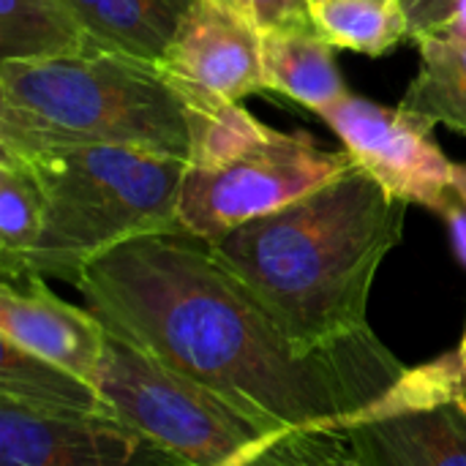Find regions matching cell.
I'll return each mask as SVG.
<instances>
[{
	"label": "cell",
	"mask_w": 466,
	"mask_h": 466,
	"mask_svg": "<svg viewBox=\"0 0 466 466\" xmlns=\"http://www.w3.org/2000/svg\"><path fill=\"white\" fill-rule=\"evenodd\" d=\"M344 437L360 466H466V371L456 352L410 369Z\"/></svg>",
	"instance_id": "52a82bcc"
},
{
	"label": "cell",
	"mask_w": 466,
	"mask_h": 466,
	"mask_svg": "<svg viewBox=\"0 0 466 466\" xmlns=\"http://www.w3.org/2000/svg\"><path fill=\"white\" fill-rule=\"evenodd\" d=\"M199 0H68L87 33L106 49L158 63Z\"/></svg>",
	"instance_id": "4fadbf2b"
},
{
	"label": "cell",
	"mask_w": 466,
	"mask_h": 466,
	"mask_svg": "<svg viewBox=\"0 0 466 466\" xmlns=\"http://www.w3.org/2000/svg\"><path fill=\"white\" fill-rule=\"evenodd\" d=\"M134 145L191 158V109L161 68L115 49L0 63V147Z\"/></svg>",
	"instance_id": "3957f363"
},
{
	"label": "cell",
	"mask_w": 466,
	"mask_h": 466,
	"mask_svg": "<svg viewBox=\"0 0 466 466\" xmlns=\"http://www.w3.org/2000/svg\"><path fill=\"white\" fill-rule=\"evenodd\" d=\"M410 25V38L440 33L459 0H399Z\"/></svg>",
	"instance_id": "ffe728a7"
},
{
	"label": "cell",
	"mask_w": 466,
	"mask_h": 466,
	"mask_svg": "<svg viewBox=\"0 0 466 466\" xmlns=\"http://www.w3.org/2000/svg\"><path fill=\"white\" fill-rule=\"evenodd\" d=\"M339 134L344 150L393 199L420 205L434 213L453 197V164L431 139V117L407 106H385L347 93L319 112Z\"/></svg>",
	"instance_id": "ba28073f"
},
{
	"label": "cell",
	"mask_w": 466,
	"mask_h": 466,
	"mask_svg": "<svg viewBox=\"0 0 466 466\" xmlns=\"http://www.w3.org/2000/svg\"><path fill=\"white\" fill-rule=\"evenodd\" d=\"M22 158L44 191V229L27 276L76 284L101 254L142 235L183 229L186 158L134 145L52 147Z\"/></svg>",
	"instance_id": "277c9868"
},
{
	"label": "cell",
	"mask_w": 466,
	"mask_h": 466,
	"mask_svg": "<svg viewBox=\"0 0 466 466\" xmlns=\"http://www.w3.org/2000/svg\"><path fill=\"white\" fill-rule=\"evenodd\" d=\"M44 229V191L30 164L0 147V273L3 281L27 276L30 254Z\"/></svg>",
	"instance_id": "2e32d148"
},
{
	"label": "cell",
	"mask_w": 466,
	"mask_h": 466,
	"mask_svg": "<svg viewBox=\"0 0 466 466\" xmlns=\"http://www.w3.org/2000/svg\"><path fill=\"white\" fill-rule=\"evenodd\" d=\"M453 188L466 205V164H453Z\"/></svg>",
	"instance_id": "603a6c76"
},
{
	"label": "cell",
	"mask_w": 466,
	"mask_h": 466,
	"mask_svg": "<svg viewBox=\"0 0 466 466\" xmlns=\"http://www.w3.org/2000/svg\"><path fill=\"white\" fill-rule=\"evenodd\" d=\"M440 33H445V35H451V38H459V41H466V0H459V3H456L451 19L445 22V27H442Z\"/></svg>",
	"instance_id": "7402d4cb"
},
{
	"label": "cell",
	"mask_w": 466,
	"mask_h": 466,
	"mask_svg": "<svg viewBox=\"0 0 466 466\" xmlns=\"http://www.w3.org/2000/svg\"><path fill=\"white\" fill-rule=\"evenodd\" d=\"M336 466H360V464H358V461H355V456H352V453L347 451V456H344V459H341V461H339Z\"/></svg>",
	"instance_id": "cb8c5ba5"
},
{
	"label": "cell",
	"mask_w": 466,
	"mask_h": 466,
	"mask_svg": "<svg viewBox=\"0 0 466 466\" xmlns=\"http://www.w3.org/2000/svg\"><path fill=\"white\" fill-rule=\"evenodd\" d=\"M101 46L68 0H0V63L52 60Z\"/></svg>",
	"instance_id": "9a60e30c"
},
{
	"label": "cell",
	"mask_w": 466,
	"mask_h": 466,
	"mask_svg": "<svg viewBox=\"0 0 466 466\" xmlns=\"http://www.w3.org/2000/svg\"><path fill=\"white\" fill-rule=\"evenodd\" d=\"M74 287L112 336L292 429L344 434L410 371L374 330L300 350L216 248L186 229L101 254Z\"/></svg>",
	"instance_id": "6da1fadb"
},
{
	"label": "cell",
	"mask_w": 466,
	"mask_h": 466,
	"mask_svg": "<svg viewBox=\"0 0 466 466\" xmlns=\"http://www.w3.org/2000/svg\"><path fill=\"white\" fill-rule=\"evenodd\" d=\"M350 150H322L309 134L268 128L257 142L218 167H191L183 177L180 227L208 243L284 210L355 169Z\"/></svg>",
	"instance_id": "8992f818"
},
{
	"label": "cell",
	"mask_w": 466,
	"mask_h": 466,
	"mask_svg": "<svg viewBox=\"0 0 466 466\" xmlns=\"http://www.w3.org/2000/svg\"><path fill=\"white\" fill-rule=\"evenodd\" d=\"M0 466H186L120 415H52L0 401Z\"/></svg>",
	"instance_id": "9c48e42d"
},
{
	"label": "cell",
	"mask_w": 466,
	"mask_h": 466,
	"mask_svg": "<svg viewBox=\"0 0 466 466\" xmlns=\"http://www.w3.org/2000/svg\"><path fill=\"white\" fill-rule=\"evenodd\" d=\"M96 388L126 423L186 466H336L350 451L344 434L259 418L112 333Z\"/></svg>",
	"instance_id": "5b68a950"
},
{
	"label": "cell",
	"mask_w": 466,
	"mask_h": 466,
	"mask_svg": "<svg viewBox=\"0 0 466 466\" xmlns=\"http://www.w3.org/2000/svg\"><path fill=\"white\" fill-rule=\"evenodd\" d=\"M218 3L232 8L259 33L317 27L311 19L309 0H218Z\"/></svg>",
	"instance_id": "d6986e66"
},
{
	"label": "cell",
	"mask_w": 466,
	"mask_h": 466,
	"mask_svg": "<svg viewBox=\"0 0 466 466\" xmlns=\"http://www.w3.org/2000/svg\"><path fill=\"white\" fill-rule=\"evenodd\" d=\"M0 401L52 415H117L101 390L0 339Z\"/></svg>",
	"instance_id": "5bb4252c"
},
{
	"label": "cell",
	"mask_w": 466,
	"mask_h": 466,
	"mask_svg": "<svg viewBox=\"0 0 466 466\" xmlns=\"http://www.w3.org/2000/svg\"><path fill=\"white\" fill-rule=\"evenodd\" d=\"M440 216L445 218V224H448V229H451L453 248H456L459 259L466 265V205L461 202V197H459L456 191H453V197L445 202V208L440 210ZM453 352H456V358L461 360V366H464L466 371V330L464 336H461V341H459V347H456Z\"/></svg>",
	"instance_id": "44dd1931"
},
{
	"label": "cell",
	"mask_w": 466,
	"mask_h": 466,
	"mask_svg": "<svg viewBox=\"0 0 466 466\" xmlns=\"http://www.w3.org/2000/svg\"><path fill=\"white\" fill-rule=\"evenodd\" d=\"M106 336L104 322L90 309L66 303L41 276L0 284V339L93 385Z\"/></svg>",
	"instance_id": "8fae6325"
},
{
	"label": "cell",
	"mask_w": 466,
	"mask_h": 466,
	"mask_svg": "<svg viewBox=\"0 0 466 466\" xmlns=\"http://www.w3.org/2000/svg\"><path fill=\"white\" fill-rule=\"evenodd\" d=\"M156 66L188 106L243 101L265 90L262 33L218 0L191 8Z\"/></svg>",
	"instance_id": "30bf717a"
},
{
	"label": "cell",
	"mask_w": 466,
	"mask_h": 466,
	"mask_svg": "<svg viewBox=\"0 0 466 466\" xmlns=\"http://www.w3.org/2000/svg\"><path fill=\"white\" fill-rule=\"evenodd\" d=\"M317 30L339 49L385 55L410 38L399 0H309Z\"/></svg>",
	"instance_id": "ac0fdd59"
},
{
	"label": "cell",
	"mask_w": 466,
	"mask_h": 466,
	"mask_svg": "<svg viewBox=\"0 0 466 466\" xmlns=\"http://www.w3.org/2000/svg\"><path fill=\"white\" fill-rule=\"evenodd\" d=\"M420 71L401 106L466 134V41L445 33L418 35Z\"/></svg>",
	"instance_id": "e0dca14e"
},
{
	"label": "cell",
	"mask_w": 466,
	"mask_h": 466,
	"mask_svg": "<svg viewBox=\"0 0 466 466\" xmlns=\"http://www.w3.org/2000/svg\"><path fill=\"white\" fill-rule=\"evenodd\" d=\"M407 208L355 167L210 246L300 350H325L371 333V287Z\"/></svg>",
	"instance_id": "7a4b0ae2"
},
{
	"label": "cell",
	"mask_w": 466,
	"mask_h": 466,
	"mask_svg": "<svg viewBox=\"0 0 466 466\" xmlns=\"http://www.w3.org/2000/svg\"><path fill=\"white\" fill-rule=\"evenodd\" d=\"M262 76L265 90L284 93L317 115L350 93L333 44L317 27L262 33Z\"/></svg>",
	"instance_id": "7c38bea8"
}]
</instances>
